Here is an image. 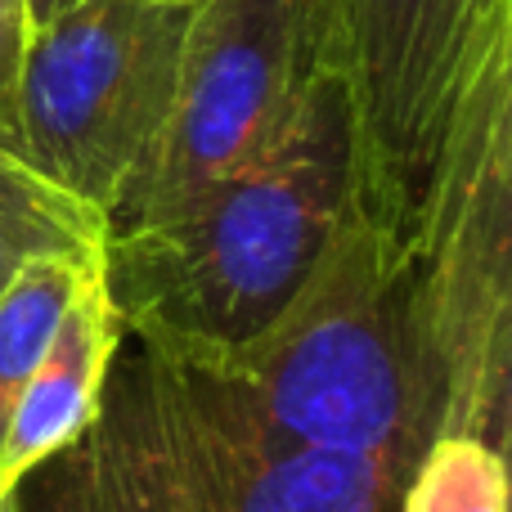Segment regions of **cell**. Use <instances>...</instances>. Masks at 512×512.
Segmentation results:
<instances>
[{
	"instance_id": "6da1fadb",
	"label": "cell",
	"mask_w": 512,
	"mask_h": 512,
	"mask_svg": "<svg viewBox=\"0 0 512 512\" xmlns=\"http://www.w3.org/2000/svg\"><path fill=\"white\" fill-rule=\"evenodd\" d=\"M351 207V113L342 81L324 72L248 167L167 221L108 234L104 288L126 337L212 369L288 310Z\"/></svg>"
},
{
	"instance_id": "7a4b0ae2",
	"label": "cell",
	"mask_w": 512,
	"mask_h": 512,
	"mask_svg": "<svg viewBox=\"0 0 512 512\" xmlns=\"http://www.w3.org/2000/svg\"><path fill=\"white\" fill-rule=\"evenodd\" d=\"M405 481L387 459L279 450L203 369L122 337L95 418L9 512H396Z\"/></svg>"
},
{
	"instance_id": "3957f363",
	"label": "cell",
	"mask_w": 512,
	"mask_h": 512,
	"mask_svg": "<svg viewBox=\"0 0 512 512\" xmlns=\"http://www.w3.org/2000/svg\"><path fill=\"white\" fill-rule=\"evenodd\" d=\"M203 373L279 450L387 459L409 477L436 441L414 270L391 261L355 207L288 310Z\"/></svg>"
},
{
	"instance_id": "277c9868",
	"label": "cell",
	"mask_w": 512,
	"mask_h": 512,
	"mask_svg": "<svg viewBox=\"0 0 512 512\" xmlns=\"http://www.w3.org/2000/svg\"><path fill=\"white\" fill-rule=\"evenodd\" d=\"M355 140V212L414 270L454 117L504 0H315Z\"/></svg>"
},
{
	"instance_id": "5b68a950",
	"label": "cell",
	"mask_w": 512,
	"mask_h": 512,
	"mask_svg": "<svg viewBox=\"0 0 512 512\" xmlns=\"http://www.w3.org/2000/svg\"><path fill=\"white\" fill-rule=\"evenodd\" d=\"M194 5L77 0L32 27L5 149L113 216L167 126Z\"/></svg>"
},
{
	"instance_id": "8992f818",
	"label": "cell",
	"mask_w": 512,
	"mask_h": 512,
	"mask_svg": "<svg viewBox=\"0 0 512 512\" xmlns=\"http://www.w3.org/2000/svg\"><path fill=\"white\" fill-rule=\"evenodd\" d=\"M315 0H198L167 126L108 216V234L167 221L283 135L324 77Z\"/></svg>"
},
{
	"instance_id": "52a82bcc",
	"label": "cell",
	"mask_w": 512,
	"mask_h": 512,
	"mask_svg": "<svg viewBox=\"0 0 512 512\" xmlns=\"http://www.w3.org/2000/svg\"><path fill=\"white\" fill-rule=\"evenodd\" d=\"M122 315L104 288V261L68 306L50 351L41 355L36 373L27 378L14 418L0 441V508L9 504V490L50 454H59L81 427L95 418L104 396L108 369L122 351Z\"/></svg>"
},
{
	"instance_id": "ba28073f",
	"label": "cell",
	"mask_w": 512,
	"mask_h": 512,
	"mask_svg": "<svg viewBox=\"0 0 512 512\" xmlns=\"http://www.w3.org/2000/svg\"><path fill=\"white\" fill-rule=\"evenodd\" d=\"M108 221L0 144V292L50 256H104Z\"/></svg>"
},
{
	"instance_id": "9c48e42d",
	"label": "cell",
	"mask_w": 512,
	"mask_h": 512,
	"mask_svg": "<svg viewBox=\"0 0 512 512\" xmlns=\"http://www.w3.org/2000/svg\"><path fill=\"white\" fill-rule=\"evenodd\" d=\"M104 256H50L36 261L0 292V441L14 418V405L23 396L27 378L36 373L41 355L50 351L68 306L86 279L99 270Z\"/></svg>"
},
{
	"instance_id": "30bf717a",
	"label": "cell",
	"mask_w": 512,
	"mask_h": 512,
	"mask_svg": "<svg viewBox=\"0 0 512 512\" xmlns=\"http://www.w3.org/2000/svg\"><path fill=\"white\" fill-rule=\"evenodd\" d=\"M396 512H508V477L477 436H436L409 472Z\"/></svg>"
},
{
	"instance_id": "8fae6325",
	"label": "cell",
	"mask_w": 512,
	"mask_h": 512,
	"mask_svg": "<svg viewBox=\"0 0 512 512\" xmlns=\"http://www.w3.org/2000/svg\"><path fill=\"white\" fill-rule=\"evenodd\" d=\"M463 436H477L486 450H495L499 468L508 477V512H512V301L499 315V324L490 328V342L481 351Z\"/></svg>"
},
{
	"instance_id": "7c38bea8",
	"label": "cell",
	"mask_w": 512,
	"mask_h": 512,
	"mask_svg": "<svg viewBox=\"0 0 512 512\" xmlns=\"http://www.w3.org/2000/svg\"><path fill=\"white\" fill-rule=\"evenodd\" d=\"M27 36V0H0V144L9 135V113H14V81H18V63H23Z\"/></svg>"
},
{
	"instance_id": "4fadbf2b",
	"label": "cell",
	"mask_w": 512,
	"mask_h": 512,
	"mask_svg": "<svg viewBox=\"0 0 512 512\" xmlns=\"http://www.w3.org/2000/svg\"><path fill=\"white\" fill-rule=\"evenodd\" d=\"M77 0H27V23L32 27H45L50 18H59L63 9H72Z\"/></svg>"
},
{
	"instance_id": "5bb4252c",
	"label": "cell",
	"mask_w": 512,
	"mask_h": 512,
	"mask_svg": "<svg viewBox=\"0 0 512 512\" xmlns=\"http://www.w3.org/2000/svg\"><path fill=\"white\" fill-rule=\"evenodd\" d=\"M171 5H198V0H171Z\"/></svg>"
},
{
	"instance_id": "9a60e30c",
	"label": "cell",
	"mask_w": 512,
	"mask_h": 512,
	"mask_svg": "<svg viewBox=\"0 0 512 512\" xmlns=\"http://www.w3.org/2000/svg\"><path fill=\"white\" fill-rule=\"evenodd\" d=\"M0 512H9V504H5V508H0Z\"/></svg>"
}]
</instances>
